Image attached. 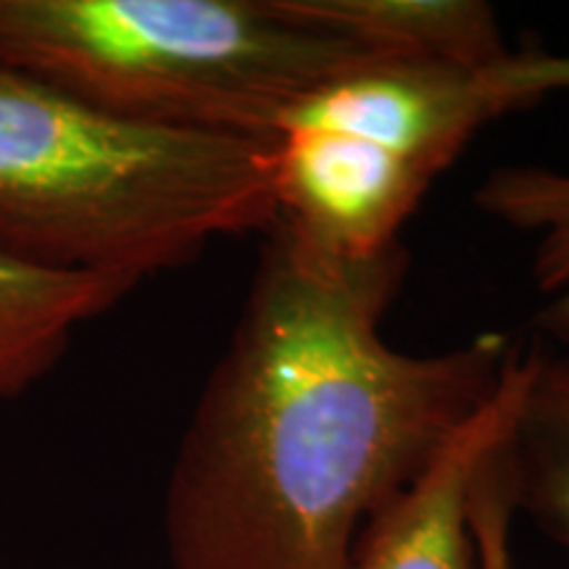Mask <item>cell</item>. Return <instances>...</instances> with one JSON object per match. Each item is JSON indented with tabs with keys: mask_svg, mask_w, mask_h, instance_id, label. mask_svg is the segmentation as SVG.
<instances>
[{
	"mask_svg": "<svg viewBox=\"0 0 569 569\" xmlns=\"http://www.w3.org/2000/svg\"><path fill=\"white\" fill-rule=\"evenodd\" d=\"M436 182L375 142L327 130L277 132V219L340 259H372Z\"/></svg>",
	"mask_w": 569,
	"mask_h": 569,
	"instance_id": "cell-5",
	"label": "cell"
},
{
	"mask_svg": "<svg viewBox=\"0 0 569 569\" xmlns=\"http://www.w3.org/2000/svg\"><path fill=\"white\" fill-rule=\"evenodd\" d=\"M559 92H569V53L543 48L478 63L377 59L319 88L277 132L351 134L438 180L482 127Z\"/></svg>",
	"mask_w": 569,
	"mask_h": 569,
	"instance_id": "cell-4",
	"label": "cell"
},
{
	"mask_svg": "<svg viewBox=\"0 0 569 569\" xmlns=\"http://www.w3.org/2000/svg\"><path fill=\"white\" fill-rule=\"evenodd\" d=\"M503 440V438H501ZM501 440L478 469L469 501V525H472L475 549H478V569H511L509 532L511 517L517 515L511 503L507 469H503Z\"/></svg>",
	"mask_w": 569,
	"mask_h": 569,
	"instance_id": "cell-11",
	"label": "cell"
},
{
	"mask_svg": "<svg viewBox=\"0 0 569 569\" xmlns=\"http://www.w3.org/2000/svg\"><path fill=\"white\" fill-rule=\"evenodd\" d=\"M177 446L163 493L172 569H351L369 522L493 401L498 332L398 351L382 319L403 243L340 259L282 224Z\"/></svg>",
	"mask_w": 569,
	"mask_h": 569,
	"instance_id": "cell-1",
	"label": "cell"
},
{
	"mask_svg": "<svg viewBox=\"0 0 569 569\" xmlns=\"http://www.w3.org/2000/svg\"><path fill=\"white\" fill-rule=\"evenodd\" d=\"M301 24L398 61H493L509 51L482 0H277Z\"/></svg>",
	"mask_w": 569,
	"mask_h": 569,
	"instance_id": "cell-7",
	"label": "cell"
},
{
	"mask_svg": "<svg viewBox=\"0 0 569 569\" xmlns=\"http://www.w3.org/2000/svg\"><path fill=\"white\" fill-rule=\"evenodd\" d=\"M274 222L277 134L134 124L0 61L6 253L140 284Z\"/></svg>",
	"mask_w": 569,
	"mask_h": 569,
	"instance_id": "cell-2",
	"label": "cell"
},
{
	"mask_svg": "<svg viewBox=\"0 0 569 569\" xmlns=\"http://www.w3.org/2000/svg\"><path fill=\"white\" fill-rule=\"evenodd\" d=\"M519 353L493 401L443 448L430 469L382 509L356 549L351 569H478L469 501L478 469L509 425Z\"/></svg>",
	"mask_w": 569,
	"mask_h": 569,
	"instance_id": "cell-6",
	"label": "cell"
},
{
	"mask_svg": "<svg viewBox=\"0 0 569 569\" xmlns=\"http://www.w3.org/2000/svg\"><path fill=\"white\" fill-rule=\"evenodd\" d=\"M475 206L532 238V280L543 306L536 330L549 346L569 348V169L517 163L490 172Z\"/></svg>",
	"mask_w": 569,
	"mask_h": 569,
	"instance_id": "cell-10",
	"label": "cell"
},
{
	"mask_svg": "<svg viewBox=\"0 0 569 569\" xmlns=\"http://www.w3.org/2000/svg\"><path fill=\"white\" fill-rule=\"evenodd\" d=\"M501 457L515 511L569 551V348L519 353Z\"/></svg>",
	"mask_w": 569,
	"mask_h": 569,
	"instance_id": "cell-9",
	"label": "cell"
},
{
	"mask_svg": "<svg viewBox=\"0 0 569 569\" xmlns=\"http://www.w3.org/2000/svg\"><path fill=\"white\" fill-rule=\"evenodd\" d=\"M377 59L277 0H0V61L161 130L274 138L306 98Z\"/></svg>",
	"mask_w": 569,
	"mask_h": 569,
	"instance_id": "cell-3",
	"label": "cell"
},
{
	"mask_svg": "<svg viewBox=\"0 0 569 569\" xmlns=\"http://www.w3.org/2000/svg\"><path fill=\"white\" fill-rule=\"evenodd\" d=\"M134 288L119 277L30 264L0 248V398L30 390L59 365L77 327Z\"/></svg>",
	"mask_w": 569,
	"mask_h": 569,
	"instance_id": "cell-8",
	"label": "cell"
}]
</instances>
